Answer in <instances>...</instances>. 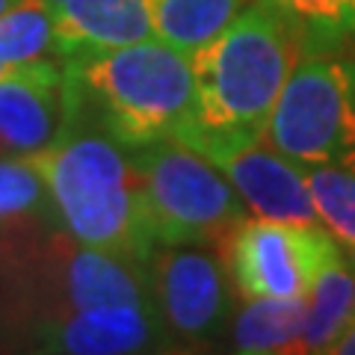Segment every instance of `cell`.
<instances>
[{
	"mask_svg": "<svg viewBox=\"0 0 355 355\" xmlns=\"http://www.w3.org/2000/svg\"><path fill=\"white\" fill-rule=\"evenodd\" d=\"M154 305L172 343L205 347L231 320V266L210 243L160 246L148 261Z\"/></svg>",
	"mask_w": 355,
	"mask_h": 355,
	"instance_id": "obj_7",
	"label": "cell"
},
{
	"mask_svg": "<svg viewBox=\"0 0 355 355\" xmlns=\"http://www.w3.org/2000/svg\"><path fill=\"white\" fill-rule=\"evenodd\" d=\"M172 139L196 148L231 181L254 216L323 225L308 190L305 169L275 151L263 137H231L207 133L198 128H181Z\"/></svg>",
	"mask_w": 355,
	"mask_h": 355,
	"instance_id": "obj_8",
	"label": "cell"
},
{
	"mask_svg": "<svg viewBox=\"0 0 355 355\" xmlns=\"http://www.w3.org/2000/svg\"><path fill=\"white\" fill-rule=\"evenodd\" d=\"M302 39L305 53H335L355 42V0H266Z\"/></svg>",
	"mask_w": 355,
	"mask_h": 355,
	"instance_id": "obj_15",
	"label": "cell"
},
{
	"mask_svg": "<svg viewBox=\"0 0 355 355\" xmlns=\"http://www.w3.org/2000/svg\"><path fill=\"white\" fill-rule=\"evenodd\" d=\"M349 261H352V266H355V258H349Z\"/></svg>",
	"mask_w": 355,
	"mask_h": 355,
	"instance_id": "obj_22",
	"label": "cell"
},
{
	"mask_svg": "<svg viewBox=\"0 0 355 355\" xmlns=\"http://www.w3.org/2000/svg\"><path fill=\"white\" fill-rule=\"evenodd\" d=\"M60 57L77 51L119 48L154 36L148 0H48Z\"/></svg>",
	"mask_w": 355,
	"mask_h": 355,
	"instance_id": "obj_11",
	"label": "cell"
},
{
	"mask_svg": "<svg viewBox=\"0 0 355 355\" xmlns=\"http://www.w3.org/2000/svg\"><path fill=\"white\" fill-rule=\"evenodd\" d=\"M305 299H272L246 296V305L234 317V349L237 352H299V338L305 329Z\"/></svg>",
	"mask_w": 355,
	"mask_h": 355,
	"instance_id": "obj_13",
	"label": "cell"
},
{
	"mask_svg": "<svg viewBox=\"0 0 355 355\" xmlns=\"http://www.w3.org/2000/svg\"><path fill=\"white\" fill-rule=\"evenodd\" d=\"M36 62H27V65H18V62H0V83L9 80V77H18V74H24L30 71Z\"/></svg>",
	"mask_w": 355,
	"mask_h": 355,
	"instance_id": "obj_20",
	"label": "cell"
},
{
	"mask_svg": "<svg viewBox=\"0 0 355 355\" xmlns=\"http://www.w3.org/2000/svg\"><path fill=\"white\" fill-rule=\"evenodd\" d=\"M305 178L323 228L355 258V163L308 166Z\"/></svg>",
	"mask_w": 355,
	"mask_h": 355,
	"instance_id": "obj_18",
	"label": "cell"
},
{
	"mask_svg": "<svg viewBox=\"0 0 355 355\" xmlns=\"http://www.w3.org/2000/svg\"><path fill=\"white\" fill-rule=\"evenodd\" d=\"M130 154L160 246L210 243L225 254L231 234L252 216L228 178L178 139L148 142Z\"/></svg>",
	"mask_w": 355,
	"mask_h": 355,
	"instance_id": "obj_4",
	"label": "cell"
},
{
	"mask_svg": "<svg viewBox=\"0 0 355 355\" xmlns=\"http://www.w3.org/2000/svg\"><path fill=\"white\" fill-rule=\"evenodd\" d=\"M305 44L266 0H249L231 24L202 44L193 60L196 104L184 128L231 137H263L287 77Z\"/></svg>",
	"mask_w": 355,
	"mask_h": 355,
	"instance_id": "obj_3",
	"label": "cell"
},
{
	"mask_svg": "<svg viewBox=\"0 0 355 355\" xmlns=\"http://www.w3.org/2000/svg\"><path fill=\"white\" fill-rule=\"evenodd\" d=\"M27 160L44 181L53 222L77 243L146 263L160 249L133 154L110 133L65 119L57 142Z\"/></svg>",
	"mask_w": 355,
	"mask_h": 355,
	"instance_id": "obj_2",
	"label": "cell"
},
{
	"mask_svg": "<svg viewBox=\"0 0 355 355\" xmlns=\"http://www.w3.org/2000/svg\"><path fill=\"white\" fill-rule=\"evenodd\" d=\"M308 314L299 338V352H329L355 320V266L343 252L317 275L305 296Z\"/></svg>",
	"mask_w": 355,
	"mask_h": 355,
	"instance_id": "obj_12",
	"label": "cell"
},
{
	"mask_svg": "<svg viewBox=\"0 0 355 355\" xmlns=\"http://www.w3.org/2000/svg\"><path fill=\"white\" fill-rule=\"evenodd\" d=\"M65 119L86 121L128 148L172 139L193 119L190 53L157 36L62 60Z\"/></svg>",
	"mask_w": 355,
	"mask_h": 355,
	"instance_id": "obj_1",
	"label": "cell"
},
{
	"mask_svg": "<svg viewBox=\"0 0 355 355\" xmlns=\"http://www.w3.org/2000/svg\"><path fill=\"white\" fill-rule=\"evenodd\" d=\"M154 36L196 53L240 15L249 0H148Z\"/></svg>",
	"mask_w": 355,
	"mask_h": 355,
	"instance_id": "obj_14",
	"label": "cell"
},
{
	"mask_svg": "<svg viewBox=\"0 0 355 355\" xmlns=\"http://www.w3.org/2000/svg\"><path fill=\"white\" fill-rule=\"evenodd\" d=\"M263 142L302 169L355 163V60L305 53L272 107Z\"/></svg>",
	"mask_w": 355,
	"mask_h": 355,
	"instance_id": "obj_5",
	"label": "cell"
},
{
	"mask_svg": "<svg viewBox=\"0 0 355 355\" xmlns=\"http://www.w3.org/2000/svg\"><path fill=\"white\" fill-rule=\"evenodd\" d=\"M65 128L62 62H36L0 83V160H27Z\"/></svg>",
	"mask_w": 355,
	"mask_h": 355,
	"instance_id": "obj_10",
	"label": "cell"
},
{
	"mask_svg": "<svg viewBox=\"0 0 355 355\" xmlns=\"http://www.w3.org/2000/svg\"><path fill=\"white\" fill-rule=\"evenodd\" d=\"M329 352H343V355H355V320L347 326V331L331 343V349Z\"/></svg>",
	"mask_w": 355,
	"mask_h": 355,
	"instance_id": "obj_19",
	"label": "cell"
},
{
	"mask_svg": "<svg viewBox=\"0 0 355 355\" xmlns=\"http://www.w3.org/2000/svg\"><path fill=\"white\" fill-rule=\"evenodd\" d=\"M53 222L51 198L30 160H0V240Z\"/></svg>",
	"mask_w": 355,
	"mask_h": 355,
	"instance_id": "obj_17",
	"label": "cell"
},
{
	"mask_svg": "<svg viewBox=\"0 0 355 355\" xmlns=\"http://www.w3.org/2000/svg\"><path fill=\"white\" fill-rule=\"evenodd\" d=\"M0 62H62L48 0H18L0 15Z\"/></svg>",
	"mask_w": 355,
	"mask_h": 355,
	"instance_id": "obj_16",
	"label": "cell"
},
{
	"mask_svg": "<svg viewBox=\"0 0 355 355\" xmlns=\"http://www.w3.org/2000/svg\"><path fill=\"white\" fill-rule=\"evenodd\" d=\"M343 254L323 225L249 216L231 234L225 261L243 296L305 299L317 275Z\"/></svg>",
	"mask_w": 355,
	"mask_h": 355,
	"instance_id": "obj_6",
	"label": "cell"
},
{
	"mask_svg": "<svg viewBox=\"0 0 355 355\" xmlns=\"http://www.w3.org/2000/svg\"><path fill=\"white\" fill-rule=\"evenodd\" d=\"M15 3H18V0H0V15H3L6 9H12Z\"/></svg>",
	"mask_w": 355,
	"mask_h": 355,
	"instance_id": "obj_21",
	"label": "cell"
},
{
	"mask_svg": "<svg viewBox=\"0 0 355 355\" xmlns=\"http://www.w3.org/2000/svg\"><path fill=\"white\" fill-rule=\"evenodd\" d=\"M30 349L62 355H128L166 349L172 343L157 308L98 305L39 320L24 329Z\"/></svg>",
	"mask_w": 355,
	"mask_h": 355,
	"instance_id": "obj_9",
	"label": "cell"
}]
</instances>
